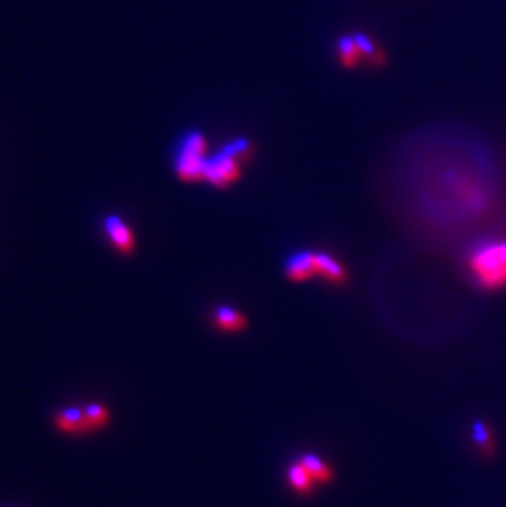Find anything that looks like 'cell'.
<instances>
[{
	"mask_svg": "<svg viewBox=\"0 0 506 507\" xmlns=\"http://www.w3.org/2000/svg\"><path fill=\"white\" fill-rule=\"evenodd\" d=\"M250 153L252 146L247 140L238 138L226 143L217 153L207 158L205 181L219 189L237 183L242 174V166L250 158Z\"/></svg>",
	"mask_w": 506,
	"mask_h": 507,
	"instance_id": "cell-1",
	"label": "cell"
},
{
	"mask_svg": "<svg viewBox=\"0 0 506 507\" xmlns=\"http://www.w3.org/2000/svg\"><path fill=\"white\" fill-rule=\"evenodd\" d=\"M104 230H106L109 242L112 243L115 250L122 255H131L135 250V237L131 230V227L125 224L117 216H109L104 222Z\"/></svg>",
	"mask_w": 506,
	"mask_h": 507,
	"instance_id": "cell-4",
	"label": "cell"
},
{
	"mask_svg": "<svg viewBox=\"0 0 506 507\" xmlns=\"http://www.w3.org/2000/svg\"><path fill=\"white\" fill-rule=\"evenodd\" d=\"M207 140L197 130H191L181 138L176 156L174 171L176 176L184 183L205 181L206 163H207Z\"/></svg>",
	"mask_w": 506,
	"mask_h": 507,
	"instance_id": "cell-2",
	"label": "cell"
},
{
	"mask_svg": "<svg viewBox=\"0 0 506 507\" xmlns=\"http://www.w3.org/2000/svg\"><path fill=\"white\" fill-rule=\"evenodd\" d=\"M337 57H339V61L341 65L345 66V68H355V66L360 65L364 59H362V55H360L359 47L357 43L353 40V35H349V37H343L341 40L337 41Z\"/></svg>",
	"mask_w": 506,
	"mask_h": 507,
	"instance_id": "cell-9",
	"label": "cell"
},
{
	"mask_svg": "<svg viewBox=\"0 0 506 507\" xmlns=\"http://www.w3.org/2000/svg\"><path fill=\"white\" fill-rule=\"evenodd\" d=\"M84 412H86V417H88V422H90L92 432L99 430V428H104L109 424V420H111V412L102 404H86L84 406Z\"/></svg>",
	"mask_w": 506,
	"mask_h": 507,
	"instance_id": "cell-12",
	"label": "cell"
},
{
	"mask_svg": "<svg viewBox=\"0 0 506 507\" xmlns=\"http://www.w3.org/2000/svg\"><path fill=\"white\" fill-rule=\"evenodd\" d=\"M316 259H318L319 274H322L326 280L331 282H337V284L345 281V276H347L345 269L335 258L327 255V253H316Z\"/></svg>",
	"mask_w": 506,
	"mask_h": 507,
	"instance_id": "cell-8",
	"label": "cell"
},
{
	"mask_svg": "<svg viewBox=\"0 0 506 507\" xmlns=\"http://www.w3.org/2000/svg\"><path fill=\"white\" fill-rule=\"evenodd\" d=\"M216 323L222 331L237 332L242 331L247 325V319L232 307H217L216 311Z\"/></svg>",
	"mask_w": 506,
	"mask_h": 507,
	"instance_id": "cell-7",
	"label": "cell"
},
{
	"mask_svg": "<svg viewBox=\"0 0 506 507\" xmlns=\"http://www.w3.org/2000/svg\"><path fill=\"white\" fill-rule=\"evenodd\" d=\"M470 268L479 281L487 288H500L506 284V242L487 243L475 250L470 258Z\"/></svg>",
	"mask_w": 506,
	"mask_h": 507,
	"instance_id": "cell-3",
	"label": "cell"
},
{
	"mask_svg": "<svg viewBox=\"0 0 506 507\" xmlns=\"http://www.w3.org/2000/svg\"><path fill=\"white\" fill-rule=\"evenodd\" d=\"M286 274L291 281H306L314 274H319L316 253H311V251L296 253L286 263Z\"/></svg>",
	"mask_w": 506,
	"mask_h": 507,
	"instance_id": "cell-6",
	"label": "cell"
},
{
	"mask_svg": "<svg viewBox=\"0 0 506 507\" xmlns=\"http://www.w3.org/2000/svg\"><path fill=\"white\" fill-rule=\"evenodd\" d=\"M475 440L480 443V445H487L489 440H490V434H489V430L482 426V424H477L475 426Z\"/></svg>",
	"mask_w": 506,
	"mask_h": 507,
	"instance_id": "cell-13",
	"label": "cell"
},
{
	"mask_svg": "<svg viewBox=\"0 0 506 507\" xmlns=\"http://www.w3.org/2000/svg\"><path fill=\"white\" fill-rule=\"evenodd\" d=\"M300 463L310 471L311 476H312L316 481L327 483V481L332 480V471H331V468L327 467L326 463H324L322 459H318L316 455H304V457L300 459Z\"/></svg>",
	"mask_w": 506,
	"mask_h": 507,
	"instance_id": "cell-11",
	"label": "cell"
},
{
	"mask_svg": "<svg viewBox=\"0 0 506 507\" xmlns=\"http://www.w3.org/2000/svg\"><path fill=\"white\" fill-rule=\"evenodd\" d=\"M288 480L298 492H310L316 480L311 476L310 471L302 467L301 463H296L288 470Z\"/></svg>",
	"mask_w": 506,
	"mask_h": 507,
	"instance_id": "cell-10",
	"label": "cell"
},
{
	"mask_svg": "<svg viewBox=\"0 0 506 507\" xmlns=\"http://www.w3.org/2000/svg\"><path fill=\"white\" fill-rule=\"evenodd\" d=\"M55 424L63 434L79 435L92 432L88 417H86V412H84V406L82 407L71 406V407H66L63 411L58 412L55 416Z\"/></svg>",
	"mask_w": 506,
	"mask_h": 507,
	"instance_id": "cell-5",
	"label": "cell"
}]
</instances>
